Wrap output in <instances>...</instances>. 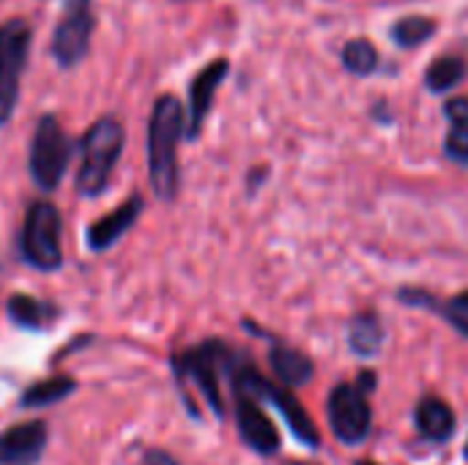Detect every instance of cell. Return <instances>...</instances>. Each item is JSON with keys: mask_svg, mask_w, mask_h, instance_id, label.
Masks as SVG:
<instances>
[{"mask_svg": "<svg viewBox=\"0 0 468 465\" xmlns=\"http://www.w3.org/2000/svg\"><path fill=\"white\" fill-rule=\"evenodd\" d=\"M74 389H77L74 378L55 375V378H47V381H38V384L27 386L25 395H22V406L25 408H47V406H55V403L66 400L69 395H74Z\"/></svg>", "mask_w": 468, "mask_h": 465, "instance_id": "18", "label": "cell"}, {"mask_svg": "<svg viewBox=\"0 0 468 465\" xmlns=\"http://www.w3.org/2000/svg\"><path fill=\"white\" fill-rule=\"evenodd\" d=\"M414 425H417V430H420V436L425 441H431V444H447L455 436V430H458V417H455V411L444 400L428 395V397H422L417 403Z\"/></svg>", "mask_w": 468, "mask_h": 465, "instance_id": "13", "label": "cell"}, {"mask_svg": "<svg viewBox=\"0 0 468 465\" xmlns=\"http://www.w3.org/2000/svg\"><path fill=\"white\" fill-rule=\"evenodd\" d=\"M376 389V375L367 370L354 384L343 381L332 389L326 417L332 425V433L346 447H359L367 441L373 428V411H370V395Z\"/></svg>", "mask_w": 468, "mask_h": 465, "instance_id": "3", "label": "cell"}, {"mask_svg": "<svg viewBox=\"0 0 468 465\" xmlns=\"http://www.w3.org/2000/svg\"><path fill=\"white\" fill-rule=\"evenodd\" d=\"M228 69H230V63L225 58H219V60H211L208 66H203L197 71V77L192 79V85H189V110H186V137L195 140L200 134L208 112H211L217 88L228 77Z\"/></svg>", "mask_w": 468, "mask_h": 465, "instance_id": "12", "label": "cell"}, {"mask_svg": "<svg viewBox=\"0 0 468 465\" xmlns=\"http://www.w3.org/2000/svg\"><path fill=\"white\" fill-rule=\"evenodd\" d=\"M71 140L66 134V129L60 126V121L55 115H44L36 123L33 140H30V178L41 192H52L60 186L69 162H71Z\"/></svg>", "mask_w": 468, "mask_h": 465, "instance_id": "6", "label": "cell"}, {"mask_svg": "<svg viewBox=\"0 0 468 465\" xmlns=\"http://www.w3.org/2000/svg\"><path fill=\"white\" fill-rule=\"evenodd\" d=\"M444 151L450 159L468 164V126H452V132L447 134Z\"/></svg>", "mask_w": 468, "mask_h": 465, "instance_id": "22", "label": "cell"}, {"mask_svg": "<svg viewBox=\"0 0 468 465\" xmlns=\"http://www.w3.org/2000/svg\"><path fill=\"white\" fill-rule=\"evenodd\" d=\"M143 465H181L173 455H167V452H162V449H148L145 455H143Z\"/></svg>", "mask_w": 468, "mask_h": 465, "instance_id": "24", "label": "cell"}, {"mask_svg": "<svg viewBox=\"0 0 468 465\" xmlns=\"http://www.w3.org/2000/svg\"><path fill=\"white\" fill-rule=\"evenodd\" d=\"M356 465H376V463H370V460H359Z\"/></svg>", "mask_w": 468, "mask_h": 465, "instance_id": "26", "label": "cell"}, {"mask_svg": "<svg viewBox=\"0 0 468 465\" xmlns=\"http://www.w3.org/2000/svg\"><path fill=\"white\" fill-rule=\"evenodd\" d=\"M466 77V60L458 58V55H444L439 60L431 63L428 74H425V85L433 90V93H447L452 90L461 79Z\"/></svg>", "mask_w": 468, "mask_h": 465, "instance_id": "19", "label": "cell"}, {"mask_svg": "<svg viewBox=\"0 0 468 465\" xmlns=\"http://www.w3.org/2000/svg\"><path fill=\"white\" fill-rule=\"evenodd\" d=\"M8 310V318L19 326V329H30V332H41V329H49L60 310L49 301H41V299H33V296H25V293H16L8 299L5 304Z\"/></svg>", "mask_w": 468, "mask_h": 465, "instance_id": "15", "label": "cell"}, {"mask_svg": "<svg viewBox=\"0 0 468 465\" xmlns=\"http://www.w3.org/2000/svg\"><path fill=\"white\" fill-rule=\"evenodd\" d=\"M47 422L33 419L8 428L0 436V465H36L47 449Z\"/></svg>", "mask_w": 468, "mask_h": 465, "instance_id": "11", "label": "cell"}, {"mask_svg": "<svg viewBox=\"0 0 468 465\" xmlns=\"http://www.w3.org/2000/svg\"><path fill=\"white\" fill-rule=\"evenodd\" d=\"M60 230H63V219L55 203L49 200L30 203L22 225V241H19L22 260L38 271H58L63 266Z\"/></svg>", "mask_w": 468, "mask_h": 465, "instance_id": "5", "label": "cell"}, {"mask_svg": "<svg viewBox=\"0 0 468 465\" xmlns=\"http://www.w3.org/2000/svg\"><path fill=\"white\" fill-rule=\"evenodd\" d=\"M30 41L33 30L25 19H8L0 25V126L8 123L16 110L19 85L30 58Z\"/></svg>", "mask_w": 468, "mask_h": 465, "instance_id": "7", "label": "cell"}, {"mask_svg": "<svg viewBox=\"0 0 468 465\" xmlns=\"http://www.w3.org/2000/svg\"><path fill=\"white\" fill-rule=\"evenodd\" d=\"M400 301L417 304V307H431V310L441 312V318L468 340V291L452 296V299H447V301H436L425 291H400Z\"/></svg>", "mask_w": 468, "mask_h": 465, "instance_id": "16", "label": "cell"}, {"mask_svg": "<svg viewBox=\"0 0 468 465\" xmlns=\"http://www.w3.org/2000/svg\"><path fill=\"white\" fill-rule=\"evenodd\" d=\"M143 208H145L143 195H132V197H126L115 211L99 217V219L85 230V244H88V249H90V252H107L110 247H115V244L134 227V222L140 219Z\"/></svg>", "mask_w": 468, "mask_h": 465, "instance_id": "10", "label": "cell"}, {"mask_svg": "<svg viewBox=\"0 0 468 465\" xmlns=\"http://www.w3.org/2000/svg\"><path fill=\"white\" fill-rule=\"evenodd\" d=\"M463 452H466V460H468V441H466V449H463Z\"/></svg>", "mask_w": 468, "mask_h": 465, "instance_id": "27", "label": "cell"}, {"mask_svg": "<svg viewBox=\"0 0 468 465\" xmlns=\"http://www.w3.org/2000/svg\"><path fill=\"white\" fill-rule=\"evenodd\" d=\"M123 140H126V132L121 121L112 115H104L85 129L80 140L82 156H80V170L74 181L80 197H99L107 189L110 175L121 159Z\"/></svg>", "mask_w": 468, "mask_h": 465, "instance_id": "2", "label": "cell"}, {"mask_svg": "<svg viewBox=\"0 0 468 465\" xmlns=\"http://www.w3.org/2000/svg\"><path fill=\"white\" fill-rule=\"evenodd\" d=\"M285 465H313V463H299V460H293V463H285Z\"/></svg>", "mask_w": 468, "mask_h": 465, "instance_id": "25", "label": "cell"}, {"mask_svg": "<svg viewBox=\"0 0 468 465\" xmlns=\"http://www.w3.org/2000/svg\"><path fill=\"white\" fill-rule=\"evenodd\" d=\"M236 351H230L225 343L219 340H208L197 348L184 351L181 356L173 359L176 375L178 381H192L203 400L208 403V408L217 417H225V403H222V375L230 373V362H233Z\"/></svg>", "mask_w": 468, "mask_h": 465, "instance_id": "4", "label": "cell"}, {"mask_svg": "<svg viewBox=\"0 0 468 465\" xmlns=\"http://www.w3.org/2000/svg\"><path fill=\"white\" fill-rule=\"evenodd\" d=\"M186 132L184 104L173 93H162L148 118V175L159 200L170 203L178 195V145Z\"/></svg>", "mask_w": 468, "mask_h": 465, "instance_id": "1", "label": "cell"}, {"mask_svg": "<svg viewBox=\"0 0 468 465\" xmlns=\"http://www.w3.org/2000/svg\"><path fill=\"white\" fill-rule=\"evenodd\" d=\"M444 115L450 118L452 126H468V99L466 96H458V99H450L444 104Z\"/></svg>", "mask_w": 468, "mask_h": 465, "instance_id": "23", "label": "cell"}, {"mask_svg": "<svg viewBox=\"0 0 468 465\" xmlns=\"http://www.w3.org/2000/svg\"><path fill=\"white\" fill-rule=\"evenodd\" d=\"M96 27L93 0H66L58 27L52 33V58L60 69H74L88 55Z\"/></svg>", "mask_w": 468, "mask_h": 465, "instance_id": "8", "label": "cell"}, {"mask_svg": "<svg viewBox=\"0 0 468 465\" xmlns=\"http://www.w3.org/2000/svg\"><path fill=\"white\" fill-rule=\"evenodd\" d=\"M348 343H351V351L356 356H378L381 354V345H384V323L376 312H359L354 315L351 326H348Z\"/></svg>", "mask_w": 468, "mask_h": 465, "instance_id": "17", "label": "cell"}, {"mask_svg": "<svg viewBox=\"0 0 468 465\" xmlns=\"http://www.w3.org/2000/svg\"><path fill=\"white\" fill-rule=\"evenodd\" d=\"M433 33H436V22H433L431 16H420V14L403 16V19H398L395 27H392L395 44H398V47H409V49H411V47H420V44L428 41Z\"/></svg>", "mask_w": 468, "mask_h": 465, "instance_id": "20", "label": "cell"}, {"mask_svg": "<svg viewBox=\"0 0 468 465\" xmlns=\"http://www.w3.org/2000/svg\"><path fill=\"white\" fill-rule=\"evenodd\" d=\"M343 63L351 74H359V77L373 74L378 69V49L367 38H351L343 47Z\"/></svg>", "mask_w": 468, "mask_h": 465, "instance_id": "21", "label": "cell"}, {"mask_svg": "<svg viewBox=\"0 0 468 465\" xmlns=\"http://www.w3.org/2000/svg\"><path fill=\"white\" fill-rule=\"evenodd\" d=\"M269 362H271L274 375H277L288 389H299V386L310 384V378H313V373H315V365L310 362V356H304L302 351H296V348H291V345H282V343H274V345H271Z\"/></svg>", "mask_w": 468, "mask_h": 465, "instance_id": "14", "label": "cell"}, {"mask_svg": "<svg viewBox=\"0 0 468 465\" xmlns=\"http://www.w3.org/2000/svg\"><path fill=\"white\" fill-rule=\"evenodd\" d=\"M233 400H236V425H239L241 441L263 458L277 455L282 447V439L271 417L261 408V400L239 386H233Z\"/></svg>", "mask_w": 468, "mask_h": 465, "instance_id": "9", "label": "cell"}]
</instances>
